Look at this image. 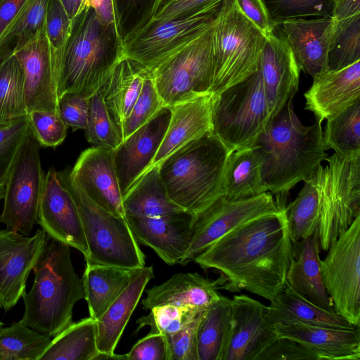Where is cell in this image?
Returning a JSON list of instances; mask_svg holds the SVG:
<instances>
[{"instance_id":"obj_1","label":"cell","mask_w":360,"mask_h":360,"mask_svg":"<svg viewBox=\"0 0 360 360\" xmlns=\"http://www.w3.org/2000/svg\"><path fill=\"white\" fill-rule=\"evenodd\" d=\"M279 210L252 219L228 233L194 261L221 273L219 288L245 290L273 300L287 284L294 258L286 214V199H276Z\"/></svg>"},{"instance_id":"obj_2","label":"cell","mask_w":360,"mask_h":360,"mask_svg":"<svg viewBox=\"0 0 360 360\" xmlns=\"http://www.w3.org/2000/svg\"><path fill=\"white\" fill-rule=\"evenodd\" d=\"M262 163L266 191L287 195L299 182L309 179L328 157L322 122L303 125L292 101L271 119L253 146Z\"/></svg>"},{"instance_id":"obj_3","label":"cell","mask_w":360,"mask_h":360,"mask_svg":"<svg viewBox=\"0 0 360 360\" xmlns=\"http://www.w3.org/2000/svg\"><path fill=\"white\" fill-rule=\"evenodd\" d=\"M123 38L114 25L106 24L91 6L72 20L60 74L58 98L68 93L89 97L105 82L123 56Z\"/></svg>"},{"instance_id":"obj_4","label":"cell","mask_w":360,"mask_h":360,"mask_svg":"<svg viewBox=\"0 0 360 360\" xmlns=\"http://www.w3.org/2000/svg\"><path fill=\"white\" fill-rule=\"evenodd\" d=\"M230 153L211 130L167 157L158 166L171 200L195 215L211 205L223 195Z\"/></svg>"},{"instance_id":"obj_5","label":"cell","mask_w":360,"mask_h":360,"mask_svg":"<svg viewBox=\"0 0 360 360\" xmlns=\"http://www.w3.org/2000/svg\"><path fill=\"white\" fill-rule=\"evenodd\" d=\"M30 291L25 292L22 320L31 328L51 337L72 323V310L85 298L82 278L75 271L70 246L57 240L48 243L33 269Z\"/></svg>"},{"instance_id":"obj_6","label":"cell","mask_w":360,"mask_h":360,"mask_svg":"<svg viewBox=\"0 0 360 360\" xmlns=\"http://www.w3.org/2000/svg\"><path fill=\"white\" fill-rule=\"evenodd\" d=\"M72 197L88 246L86 264L136 269L145 266V255L124 217L115 215L94 202L72 181L69 168L58 172Z\"/></svg>"},{"instance_id":"obj_7","label":"cell","mask_w":360,"mask_h":360,"mask_svg":"<svg viewBox=\"0 0 360 360\" xmlns=\"http://www.w3.org/2000/svg\"><path fill=\"white\" fill-rule=\"evenodd\" d=\"M212 28L211 93L216 94L257 71L265 37L239 11L234 0L221 3Z\"/></svg>"},{"instance_id":"obj_8","label":"cell","mask_w":360,"mask_h":360,"mask_svg":"<svg viewBox=\"0 0 360 360\" xmlns=\"http://www.w3.org/2000/svg\"><path fill=\"white\" fill-rule=\"evenodd\" d=\"M212 131L231 153L252 147L271 120L258 70L213 94Z\"/></svg>"},{"instance_id":"obj_9","label":"cell","mask_w":360,"mask_h":360,"mask_svg":"<svg viewBox=\"0 0 360 360\" xmlns=\"http://www.w3.org/2000/svg\"><path fill=\"white\" fill-rule=\"evenodd\" d=\"M213 20L199 34L148 70L164 106L172 107L211 93Z\"/></svg>"},{"instance_id":"obj_10","label":"cell","mask_w":360,"mask_h":360,"mask_svg":"<svg viewBox=\"0 0 360 360\" xmlns=\"http://www.w3.org/2000/svg\"><path fill=\"white\" fill-rule=\"evenodd\" d=\"M326 160L316 232L324 251L360 215V156L347 159L334 153Z\"/></svg>"},{"instance_id":"obj_11","label":"cell","mask_w":360,"mask_h":360,"mask_svg":"<svg viewBox=\"0 0 360 360\" xmlns=\"http://www.w3.org/2000/svg\"><path fill=\"white\" fill-rule=\"evenodd\" d=\"M321 271L335 312L359 328L360 215L329 246Z\"/></svg>"},{"instance_id":"obj_12","label":"cell","mask_w":360,"mask_h":360,"mask_svg":"<svg viewBox=\"0 0 360 360\" xmlns=\"http://www.w3.org/2000/svg\"><path fill=\"white\" fill-rule=\"evenodd\" d=\"M39 143L32 130L21 146L4 185L0 221L28 236L35 224L45 174Z\"/></svg>"},{"instance_id":"obj_13","label":"cell","mask_w":360,"mask_h":360,"mask_svg":"<svg viewBox=\"0 0 360 360\" xmlns=\"http://www.w3.org/2000/svg\"><path fill=\"white\" fill-rule=\"evenodd\" d=\"M219 5L184 18L145 22L123 39V56L151 69L210 25Z\"/></svg>"},{"instance_id":"obj_14","label":"cell","mask_w":360,"mask_h":360,"mask_svg":"<svg viewBox=\"0 0 360 360\" xmlns=\"http://www.w3.org/2000/svg\"><path fill=\"white\" fill-rule=\"evenodd\" d=\"M279 207L269 191L237 200L221 196L195 215L190 245L180 264L186 265L193 261L198 254L233 229L259 217L276 213Z\"/></svg>"},{"instance_id":"obj_15","label":"cell","mask_w":360,"mask_h":360,"mask_svg":"<svg viewBox=\"0 0 360 360\" xmlns=\"http://www.w3.org/2000/svg\"><path fill=\"white\" fill-rule=\"evenodd\" d=\"M278 338L269 307L246 295L231 299V326L222 360H257Z\"/></svg>"},{"instance_id":"obj_16","label":"cell","mask_w":360,"mask_h":360,"mask_svg":"<svg viewBox=\"0 0 360 360\" xmlns=\"http://www.w3.org/2000/svg\"><path fill=\"white\" fill-rule=\"evenodd\" d=\"M49 239L42 229L32 237L8 229L0 230V307L6 311L25 292L27 277Z\"/></svg>"},{"instance_id":"obj_17","label":"cell","mask_w":360,"mask_h":360,"mask_svg":"<svg viewBox=\"0 0 360 360\" xmlns=\"http://www.w3.org/2000/svg\"><path fill=\"white\" fill-rule=\"evenodd\" d=\"M37 224L51 239L78 250L85 259L88 257V246L78 210L53 167L45 174Z\"/></svg>"},{"instance_id":"obj_18","label":"cell","mask_w":360,"mask_h":360,"mask_svg":"<svg viewBox=\"0 0 360 360\" xmlns=\"http://www.w3.org/2000/svg\"><path fill=\"white\" fill-rule=\"evenodd\" d=\"M171 115V107L163 106L113 150L122 198L151 165L164 139Z\"/></svg>"},{"instance_id":"obj_19","label":"cell","mask_w":360,"mask_h":360,"mask_svg":"<svg viewBox=\"0 0 360 360\" xmlns=\"http://www.w3.org/2000/svg\"><path fill=\"white\" fill-rule=\"evenodd\" d=\"M195 218L186 210L153 217H125L137 243L152 248L169 265L180 264L184 257Z\"/></svg>"},{"instance_id":"obj_20","label":"cell","mask_w":360,"mask_h":360,"mask_svg":"<svg viewBox=\"0 0 360 360\" xmlns=\"http://www.w3.org/2000/svg\"><path fill=\"white\" fill-rule=\"evenodd\" d=\"M257 70L272 119L292 101L299 89L300 72L288 43L281 34H275V30L265 37Z\"/></svg>"},{"instance_id":"obj_21","label":"cell","mask_w":360,"mask_h":360,"mask_svg":"<svg viewBox=\"0 0 360 360\" xmlns=\"http://www.w3.org/2000/svg\"><path fill=\"white\" fill-rule=\"evenodd\" d=\"M69 173L72 181L96 205L124 217L122 196L114 162V150L93 146L82 152Z\"/></svg>"},{"instance_id":"obj_22","label":"cell","mask_w":360,"mask_h":360,"mask_svg":"<svg viewBox=\"0 0 360 360\" xmlns=\"http://www.w3.org/2000/svg\"><path fill=\"white\" fill-rule=\"evenodd\" d=\"M14 54L24 72L27 114L34 110L58 111L56 82L45 25Z\"/></svg>"},{"instance_id":"obj_23","label":"cell","mask_w":360,"mask_h":360,"mask_svg":"<svg viewBox=\"0 0 360 360\" xmlns=\"http://www.w3.org/2000/svg\"><path fill=\"white\" fill-rule=\"evenodd\" d=\"M305 108L323 122L360 101V60L342 69L326 70L313 78L304 94Z\"/></svg>"},{"instance_id":"obj_24","label":"cell","mask_w":360,"mask_h":360,"mask_svg":"<svg viewBox=\"0 0 360 360\" xmlns=\"http://www.w3.org/2000/svg\"><path fill=\"white\" fill-rule=\"evenodd\" d=\"M334 22L332 16H328L292 20L278 25L298 68L312 78L328 70V49Z\"/></svg>"},{"instance_id":"obj_25","label":"cell","mask_w":360,"mask_h":360,"mask_svg":"<svg viewBox=\"0 0 360 360\" xmlns=\"http://www.w3.org/2000/svg\"><path fill=\"white\" fill-rule=\"evenodd\" d=\"M153 278V266L135 269L126 288L96 321L99 354L95 359L127 360L126 354H116L115 349L146 285Z\"/></svg>"},{"instance_id":"obj_26","label":"cell","mask_w":360,"mask_h":360,"mask_svg":"<svg viewBox=\"0 0 360 360\" xmlns=\"http://www.w3.org/2000/svg\"><path fill=\"white\" fill-rule=\"evenodd\" d=\"M212 95L205 94L171 107L172 115L164 139L146 172L185 144L212 130Z\"/></svg>"},{"instance_id":"obj_27","label":"cell","mask_w":360,"mask_h":360,"mask_svg":"<svg viewBox=\"0 0 360 360\" xmlns=\"http://www.w3.org/2000/svg\"><path fill=\"white\" fill-rule=\"evenodd\" d=\"M278 338H288L319 352L326 360H359L360 330L308 325L275 323Z\"/></svg>"},{"instance_id":"obj_28","label":"cell","mask_w":360,"mask_h":360,"mask_svg":"<svg viewBox=\"0 0 360 360\" xmlns=\"http://www.w3.org/2000/svg\"><path fill=\"white\" fill-rule=\"evenodd\" d=\"M219 287V278L212 281L198 273H179L147 290L142 306L146 310L166 304L206 309L222 295L217 290Z\"/></svg>"},{"instance_id":"obj_29","label":"cell","mask_w":360,"mask_h":360,"mask_svg":"<svg viewBox=\"0 0 360 360\" xmlns=\"http://www.w3.org/2000/svg\"><path fill=\"white\" fill-rule=\"evenodd\" d=\"M319 238L314 235L293 243L294 258L287 275V284L309 302L335 313L324 286L319 257Z\"/></svg>"},{"instance_id":"obj_30","label":"cell","mask_w":360,"mask_h":360,"mask_svg":"<svg viewBox=\"0 0 360 360\" xmlns=\"http://www.w3.org/2000/svg\"><path fill=\"white\" fill-rule=\"evenodd\" d=\"M148 70L122 56L103 85L105 105L122 141V126L141 92Z\"/></svg>"},{"instance_id":"obj_31","label":"cell","mask_w":360,"mask_h":360,"mask_svg":"<svg viewBox=\"0 0 360 360\" xmlns=\"http://www.w3.org/2000/svg\"><path fill=\"white\" fill-rule=\"evenodd\" d=\"M270 316L274 323H301L342 329L358 328L338 315L309 302L288 284L271 301Z\"/></svg>"},{"instance_id":"obj_32","label":"cell","mask_w":360,"mask_h":360,"mask_svg":"<svg viewBox=\"0 0 360 360\" xmlns=\"http://www.w3.org/2000/svg\"><path fill=\"white\" fill-rule=\"evenodd\" d=\"M125 217H153L184 210L167 192L158 166L149 169L122 198Z\"/></svg>"},{"instance_id":"obj_33","label":"cell","mask_w":360,"mask_h":360,"mask_svg":"<svg viewBox=\"0 0 360 360\" xmlns=\"http://www.w3.org/2000/svg\"><path fill=\"white\" fill-rule=\"evenodd\" d=\"M266 191L262 178V163L255 147L231 152L223 179V195L231 200L254 197Z\"/></svg>"},{"instance_id":"obj_34","label":"cell","mask_w":360,"mask_h":360,"mask_svg":"<svg viewBox=\"0 0 360 360\" xmlns=\"http://www.w3.org/2000/svg\"><path fill=\"white\" fill-rule=\"evenodd\" d=\"M135 269L86 264L83 281L90 317L97 321L128 285Z\"/></svg>"},{"instance_id":"obj_35","label":"cell","mask_w":360,"mask_h":360,"mask_svg":"<svg viewBox=\"0 0 360 360\" xmlns=\"http://www.w3.org/2000/svg\"><path fill=\"white\" fill-rule=\"evenodd\" d=\"M231 326V299L221 295L204 310L198 322V360H222Z\"/></svg>"},{"instance_id":"obj_36","label":"cell","mask_w":360,"mask_h":360,"mask_svg":"<svg viewBox=\"0 0 360 360\" xmlns=\"http://www.w3.org/2000/svg\"><path fill=\"white\" fill-rule=\"evenodd\" d=\"M98 354L96 322L89 316L55 335L39 360H95Z\"/></svg>"},{"instance_id":"obj_37","label":"cell","mask_w":360,"mask_h":360,"mask_svg":"<svg viewBox=\"0 0 360 360\" xmlns=\"http://www.w3.org/2000/svg\"><path fill=\"white\" fill-rule=\"evenodd\" d=\"M324 166L320 165L285 210L293 243L314 235L319 224L321 186Z\"/></svg>"},{"instance_id":"obj_38","label":"cell","mask_w":360,"mask_h":360,"mask_svg":"<svg viewBox=\"0 0 360 360\" xmlns=\"http://www.w3.org/2000/svg\"><path fill=\"white\" fill-rule=\"evenodd\" d=\"M49 0H28L0 37V60L14 54L45 25Z\"/></svg>"},{"instance_id":"obj_39","label":"cell","mask_w":360,"mask_h":360,"mask_svg":"<svg viewBox=\"0 0 360 360\" xmlns=\"http://www.w3.org/2000/svg\"><path fill=\"white\" fill-rule=\"evenodd\" d=\"M323 139L327 150L342 158L360 156V101L327 120Z\"/></svg>"},{"instance_id":"obj_40","label":"cell","mask_w":360,"mask_h":360,"mask_svg":"<svg viewBox=\"0 0 360 360\" xmlns=\"http://www.w3.org/2000/svg\"><path fill=\"white\" fill-rule=\"evenodd\" d=\"M25 99V78L15 54L0 60V124L16 121L27 115Z\"/></svg>"},{"instance_id":"obj_41","label":"cell","mask_w":360,"mask_h":360,"mask_svg":"<svg viewBox=\"0 0 360 360\" xmlns=\"http://www.w3.org/2000/svg\"><path fill=\"white\" fill-rule=\"evenodd\" d=\"M51 341L21 319L0 328V360H39Z\"/></svg>"},{"instance_id":"obj_42","label":"cell","mask_w":360,"mask_h":360,"mask_svg":"<svg viewBox=\"0 0 360 360\" xmlns=\"http://www.w3.org/2000/svg\"><path fill=\"white\" fill-rule=\"evenodd\" d=\"M360 60V13L334 22L327 68L335 71Z\"/></svg>"},{"instance_id":"obj_43","label":"cell","mask_w":360,"mask_h":360,"mask_svg":"<svg viewBox=\"0 0 360 360\" xmlns=\"http://www.w3.org/2000/svg\"><path fill=\"white\" fill-rule=\"evenodd\" d=\"M335 0H262L276 27L284 22L332 16Z\"/></svg>"},{"instance_id":"obj_44","label":"cell","mask_w":360,"mask_h":360,"mask_svg":"<svg viewBox=\"0 0 360 360\" xmlns=\"http://www.w3.org/2000/svg\"><path fill=\"white\" fill-rule=\"evenodd\" d=\"M103 85L89 97L87 124L84 130L87 141L94 146L114 150L121 141L104 103Z\"/></svg>"},{"instance_id":"obj_45","label":"cell","mask_w":360,"mask_h":360,"mask_svg":"<svg viewBox=\"0 0 360 360\" xmlns=\"http://www.w3.org/2000/svg\"><path fill=\"white\" fill-rule=\"evenodd\" d=\"M72 20L59 0H49L45 20L56 82L60 74L65 48L70 37Z\"/></svg>"},{"instance_id":"obj_46","label":"cell","mask_w":360,"mask_h":360,"mask_svg":"<svg viewBox=\"0 0 360 360\" xmlns=\"http://www.w3.org/2000/svg\"><path fill=\"white\" fill-rule=\"evenodd\" d=\"M205 309L190 307H177L166 304L153 307L147 316L140 317L136 323L138 328L148 326L149 333L172 334L181 329L187 322Z\"/></svg>"},{"instance_id":"obj_47","label":"cell","mask_w":360,"mask_h":360,"mask_svg":"<svg viewBox=\"0 0 360 360\" xmlns=\"http://www.w3.org/2000/svg\"><path fill=\"white\" fill-rule=\"evenodd\" d=\"M31 132L29 115L0 124V186H4L20 148Z\"/></svg>"},{"instance_id":"obj_48","label":"cell","mask_w":360,"mask_h":360,"mask_svg":"<svg viewBox=\"0 0 360 360\" xmlns=\"http://www.w3.org/2000/svg\"><path fill=\"white\" fill-rule=\"evenodd\" d=\"M162 101L148 70L141 92L122 126V141L149 121L162 107Z\"/></svg>"},{"instance_id":"obj_49","label":"cell","mask_w":360,"mask_h":360,"mask_svg":"<svg viewBox=\"0 0 360 360\" xmlns=\"http://www.w3.org/2000/svg\"><path fill=\"white\" fill-rule=\"evenodd\" d=\"M28 115L31 130L40 146L54 148L63 142L68 127L58 111L34 110Z\"/></svg>"},{"instance_id":"obj_50","label":"cell","mask_w":360,"mask_h":360,"mask_svg":"<svg viewBox=\"0 0 360 360\" xmlns=\"http://www.w3.org/2000/svg\"><path fill=\"white\" fill-rule=\"evenodd\" d=\"M205 309L200 311L176 332L165 335L168 360H198L197 327Z\"/></svg>"},{"instance_id":"obj_51","label":"cell","mask_w":360,"mask_h":360,"mask_svg":"<svg viewBox=\"0 0 360 360\" xmlns=\"http://www.w3.org/2000/svg\"><path fill=\"white\" fill-rule=\"evenodd\" d=\"M326 360L319 352L288 338H278L257 360Z\"/></svg>"},{"instance_id":"obj_52","label":"cell","mask_w":360,"mask_h":360,"mask_svg":"<svg viewBox=\"0 0 360 360\" xmlns=\"http://www.w3.org/2000/svg\"><path fill=\"white\" fill-rule=\"evenodd\" d=\"M89 112V97L77 93H68L58 99V112L68 127L73 131L85 129Z\"/></svg>"},{"instance_id":"obj_53","label":"cell","mask_w":360,"mask_h":360,"mask_svg":"<svg viewBox=\"0 0 360 360\" xmlns=\"http://www.w3.org/2000/svg\"><path fill=\"white\" fill-rule=\"evenodd\" d=\"M223 1L165 0L147 22L165 21L186 17L206 8L219 6Z\"/></svg>"},{"instance_id":"obj_54","label":"cell","mask_w":360,"mask_h":360,"mask_svg":"<svg viewBox=\"0 0 360 360\" xmlns=\"http://www.w3.org/2000/svg\"><path fill=\"white\" fill-rule=\"evenodd\" d=\"M126 354L127 360H168L165 335L148 333L139 340Z\"/></svg>"},{"instance_id":"obj_55","label":"cell","mask_w":360,"mask_h":360,"mask_svg":"<svg viewBox=\"0 0 360 360\" xmlns=\"http://www.w3.org/2000/svg\"><path fill=\"white\" fill-rule=\"evenodd\" d=\"M239 11L264 35L276 29L271 21L262 0H234Z\"/></svg>"},{"instance_id":"obj_56","label":"cell","mask_w":360,"mask_h":360,"mask_svg":"<svg viewBox=\"0 0 360 360\" xmlns=\"http://www.w3.org/2000/svg\"><path fill=\"white\" fill-rule=\"evenodd\" d=\"M27 1L28 0H2L0 2V37Z\"/></svg>"},{"instance_id":"obj_57","label":"cell","mask_w":360,"mask_h":360,"mask_svg":"<svg viewBox=\"0 0 360 360\" xmlns=\"http://www.w3.org/2000/svg\"><path fill=\"white\" fill-rule=\"evenodd\" d=\"M360 13V0H335L332 17L338 20Z\"/></svg>"},{"instance_id":"obj_58","label":"cell","mask_w":360,"mask_h":360,"mask_svg":"<svg viewBox=\"0 0 360 360\" xmlns=\"http://www.w3.org/2000/svg\"><path fill=\"white\" fill-rule=\"evenodd\" d=\"M68 17L72 20L83 9L82 0H59Z\"/></svg>"},{"instance_id":"obj_59","label":"cell","mask_w":360,"mask_h":360,"mask_svg":"<svg viewBox=\"0 0 360 360\" xmlns=\"http://www.w3.org/2000/svg\"><path fill=\"white\" fill-rule=\"evenodd\" d=\"M141 1V0H113L114 7L117 18L122 9H129L136 7L137 5ZM119 25V24H118ZM120 28V27H119Z\"/></svg>"},{"instance_id":"obj_60","label":"cell","mask_w":360,"mask_h":360,"mask_svg":"<svg viewBox=\"0 0 360 360\" xmlns=\"http://www.w3.org/2000/svg\"><path fill=\"white\" fill-rule=\"evenodd\" d=\"M164 1L165 0H153L152 6L148 14V20L154 15V13L157 11V10Z\"/></svg>"},{"instance_id":"obj_61","label":"cell","mask_w":360,"mask_h":360,"mask_svg":"<svg viewBox=\"0 0 360 360\" xmlns=\"http://www.w3.org/2000/svg\"><path fill=\"white\" fill-rule=\"evenodd\" d=\"M4 192V186H0V200L3 199Z\"/></svg>"},{"instance_id":"obj_62","label":"cell","mask_w":360,"mask_h":360,"mask_svg":"<svg viewBox=\"0 0 360 360\" xmlns=\"http://www.w3.org/2000/svg\"><path fill=\"white\" fill-rule=\"evenodd\" d=\"M2 326H3V323L0 321V328H1Z\"/></svg>"},{"instance_id":"obj_63","label":"cell","mask_w":360,"mask_h":360,"mask_svg":"<svg viewBox=\"0 0 360 360\" xmlns=\"http://www.w3.org/2000/svg\"><path fill=\"white\" fill-rule=\"evenodd\" d=\"M2 0H0V2Z\"/></svg>"}]
</instances>
